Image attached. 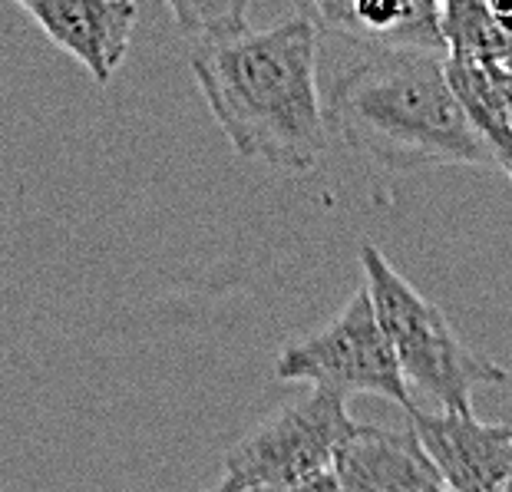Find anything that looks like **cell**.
Here are the masks:
<instances>
[{
	"label": "cell",
	"mask_w": 512,
	"mask_h": 492,
	"mask_svg": "<svg viewBox=\"0 0 512 492\" xmlns=\"http://www.w3.org/2000/svg\"><path fill=\"white\" fill-rule=\"evenodd\" d=\"M169 14L176 17V27L195 43H215L248 30V4L245 0H169Z\"/></svg>",
	"instance_id": "obj_12"
},
{
	"label": "cell",
	"mask_w": 512,
	"mask_h": 492,
	"mask_svg": "<svg viewBox=\"0 0 512 492\" xmlns=\"http://www.w3.org/2000/svg\"><path fill=\"white\" fill-rule=\"evenodd\" d=\"M275 377L304 380L314 390H328L344 400L357 393L384 397L407 417L417 410L367 288L354 291L321 331L291 341L275 357Z\"/></svg>",
	"instance_id": "obj_4"
},
{
	"label": "cell",
	"mask_w": 512,
	"mask_h": 492,
	"mask_svg": "<svg viewBox=\"0 0 512 492\" xmlns=\"http://www.w3.org/2000/svg\"><path fill=\"white\" fill-rule=\"evenodd\" d=\"M506 492H512V483H509V486H506Z\"/></svg>",
	"instance_id": "obj_17"
},
{
	"label": "cell",
	"mask_w": 512,
	"mask_h": 492,
	"mask_svg": "<svg viewBox=\"0 0 512 492\" xmlns=\"http://www.w3.org/2000/svg\"><path fill=\"white\" fill-rule=\"evenodd\" d=\"M298 14L318 30L361 43L364 50L446 60L443 4L433 0H314L301 4Z\"/></svg>",
	"instance_id": "obj_7"
},
{
	"label": "cell",
	"mask_w": 512,
	"mask_h": 492,
	"mask_svg": "<svg viewBox=\"0 0 512 492\" xmlns=\"http://www.w3.org/2000/svg\"><path fill=\"white\" fill-rule=\"evenodd\" d=\"M17 7L96 83H110L123 67L139 20L133 0H20Z\"/></svg>",
	"instance_id": "obj_8"
},
{
	"label": "cell",
	"mask_w": 512,
	"mask_h": 492,
	"mask_svg": "<svg viewBox=\"0 0 512 492\" xmlns=\"http://www.w3.org/2000/svg\"><path fill=\"white\" fill-rule=\"evenodd\" d=\"M446 60H466L479 67H506L512 57V37L496 24L489 4H443Z\"/></svg>",
	"instance_id": "obj_11"
},
{
	"label": "cell",
	"mask_w": 512,
	"mask_h": 492,
	"mask_svg": "<svg viewBox=\"0 0 512 492\" xmlns=\"http://www.w3.org/2000/svg\"><path fill=\"white\" fill-rule=\"evenodd\" d=\"M331 473L337 492H433L440 476L423 453L417 433L357 423L341 443Z\"/></svg>",
	"instance_id": "obj_9"
},
{
	"label": "cell",
	"mask_w": 512,
	"mask_h": 492,
	"mask_svg": "<svg viewBox=\"0 0 512 492\" xmlns=\"http://www.w3.org/2000/svg\"><path fill=\"white\" fill-rule=\"evenodd\" d=\"M252 492H337V479H334V473H324V476L308 479V483H301V486H271V489H252Z\"/></svg>",
	"instance_id": "obj_13"
},
{
	"label": "cell",
	"mask_w": 512,
	"mask_h": 492,
	"mask_svg": "<svg viewBox=\"0 0 512 492\" xmlns=\"http://www.w3.org/2000/svg\"><path fill=\"white\" fill-rule=\"evenodd\" d=\"M423 453L450 492H506L512 483V426L483 423L473 413H410Z\"/></svg>",
	"instance_id": "obj_6"
},
{
	"label": "cell",
	"mask_w": 512,
	"mask_h": 492,
	"mask_svg": "<svg viewBox=\"0 0 512 492\" xmlns=\"http://www.w3.org/2000/svg\"><path fill=\"white\" fill-rule=\"evenodd\" d=\"M433 492H450V489H443V486H437V489H433Z\"/></svg>",
	"instance_id": "obj_16"
},
{
	"label": "cell",
	"mask_w": 512,
	"mask_h": 492,
	"mask_svg": "<svg viewBox=\"0 0 512 492\" xmlns=\"http://www.w3.org/2000/svg\"><path fill=\"white\" fill-rule=\"evenodd\" d=\"M496 76V83H499V90H503V100L509 106V116H512V73L506 67H489Z\"/></svg>",
	"instance_id": "obj_14"
},
{
	"label": "cell",
	"mask_w": 512,
	"mask_h": 492,
	"mask_svg": "<svg viewBox=\"0 0 512 492\" xmlns=\"http://www.w3.org/2000/svg\"><path fill=\"white\" fill-rule=\"evenodd\" d=\"M446 76H450L456 100L470 116L479 139L493 152L496 169L506 172V179L512 182V116L493 70L466 60H446Z\"/></svg>",
	"instance_id": "obj_10"
},
{
	"label": "cell",
	"mask_w": 512,
	"mask_h": 492,
	"mask_svg": "<svg viewBox=\"0 0 512 492\" xmlns=\"http://www.w3.org/2000/svg\"><path fill=\"white\" fill-rule=\"evenodd\" d=\"M324 109L331 133L384 169H496L456 100L443 57L367 50L334 76Z\"/></svg>",
	"instance_id": "obj_2"
},
{
	"label": "cell",
	"mask_w": 512,
	"mask_h": 492,
	"mask_svg": "<svg viewBox=\"0 0 512 492\" xmlns=\"http://www.w3.org/2000/svg\"><path fill=\"white\" fill-rule=\"evenodd\" d=\"M347 400L328 390H308L261 420L225 453V479L242 492L301 486L331 473L341 443L354 433Z\"/></svg>",
	"instance_id": "obj_5"
},
{
	"label": "cell",
	"mask_w": 512,
	"mask_h": 492,
	"mask_svg": "<svg viewBox=\"0 0 512 492\" xmlns=\"http://www.w3.org/2000/svg\"><path fill=\"white\" fill-rule=\"evenodd\" d=\"M209 492H242V489H238L235 483H228V479H222V483L215 486V489H209Z\"/></svg>",
	"instance_id": "obj_15"
},
{
	"label": "cell",
	"mask_w": 512,
	"mask_h": 492,
	"mask_svg": "<svg viewBox=\"0 0 512 492\" xmlns=\"http://www.w3.org/2000/svg\"><path fill=\"white\" fill-rule=\"evenodd\" d=\"M318 34L308 17L294 14L275 27L189 47L195 83L242 159L288 176L318 166L331 136Z\"/></svg>",
	"instance_id": "obj_1"
},
{
	"label": "cell",
	"mask_w": 512,
	"mask_h": 492,
	"mask_svg": "<svg viewBox=\"0 0 512 492\" xmlns=\"http://www.w3.org/2000/svg\"><path fill=\"white\" fill-rule=\"evenodd\" d=\"M361 265L364 288L394 347L403 380L437 400L446 413H473V390L503 384L506 370L470 351L453 331L450 317L423 298L374 242L361 245Z\"/></svg>",
	"instance_id": "obj_3"
}]
</instances>
